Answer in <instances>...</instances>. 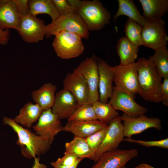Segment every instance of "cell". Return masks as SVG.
Wrapping results in <instances>:
<instances>
[{"mask_svg": "<svg viewBox=\"0 0 168 168\" xmlns=\"http://www.w3.org/2000/svg\"><path fill=\"white\" fill-rule=\"evenodd\" d=\"M139 1L143 8V16L146 20L162 18L168 12V0H139Z\"/></svg>", "mask_w": 168, "mask_h": 168, "instance_id": "cell-22", "label": "cell"}, {"mask_svg": "<svg viewBox=\"0 0 168 168\" xmlns=\"http://www.w3.org/2000/svg\"><path fill=\"white\" fill-rule=\"evenodd\" d=\"M65 152L73 154L79 158L95 160V153L84 138L74 136L72 141L65 143Z\"/></svg>", "mask_w": 168, "mask_h": 168, "instance_id": "cell-24", "label": "cell"}, {"mask_svg": "<svg viewBox=\"0 0 168 168\" xmlns=\"http://www.w3.org/2000/svg\"><path fill=\"white\" fill-rule=\"evenodd\" d=\"M114 74L115 87L132 96L134 99L139 91L137 62L125 65L110 66Z\"/></svg>", "mask_w": 168, "mask_h": 168, "instance_id": "cell-5", "label": "cell"}, {"mask_svg": "<svg viewBox=\"0 0 168 168\" xmlns=\"http://www.w3.org/2000/svg\"><path fill=\"white\" fill-rule=\"evenodd\" d=\"M56 86L51 83H46L39 89L33 91L31 97L35 103L38 105L43 111L51 109L55 99Z\"/></svg>", "mask_w": 168, "mask_h": 168, "instance_id": "cell-20", "label": "cell"}, {"mask_svg": "<svg viewBox=\"0 0 168 168\" xmlns=\"http://www.w3.org/2000/svg\"><path fill=\"white\" fill-rule=\"evenodd\" d=\"M138 150L117 149L103 154L91 168H121L137 156Z\"/></svg>", "mask_w": 168, "mask_h": 168, "instance_id": "cell-14", "label": "cell"}, {"mask_svg": "<svg viewBox=\"0 0 168 168\" xmlns=\"http://www.w3.org/2000/svg\"><path fill=\"white\" fill-rule=\"evenodd\" d=\"M138 71L139 85L138 94L147 101L161 102L162 77L155 65L148 59H138Z\"/></svg>", "mask_w": 168, "mask_h": 168, "instance_id": "cell-2", "label": "cell"}, {"mask_svg": "<svg viewBox=\"0 0 168 168\" xmlns=\"http://www.w3.org/2000/svg\"><path fill=\"white\" fill-rule=\"evenodd\" d=\"M77 101L68 91L62 89L55 94L52 112L59 119H68L79 106Z\"/></svg>", "mask_w": 168, "mask_h": 168, "instance_id": "cell-15", "label": "cell"}, {"mask_svg": "<svg viewBox=\"0 0 168 168\" xmlns=\"http://www.w3.org/2000/svg\"><path fill=\"white\" fill-rule=\"evenodd\" d=\"M28 3L29 14L33 16L47 14L50 16L52 22H53L60 15L52 0H29Z\"/></svg>", "mask_w": 168, "mask_h": 168, "instance_id": "cell-26", "label": "cell"}, {"mask_svg": "<svg viewBox=\"0 0 168 168\" xmlns=\"http://www.w3.org/2000/svg\"><path fill=\"white\" fill-rule=\"evenodd\" d=\"M63 89L70 92L75 98L79 105L88 103L89 91L83 78L73 72L69 73L63 81Z\"/></svg>", "mask_w": 168, "mask_h": 168, "instance_id": "cell-17", "label": "cell"}, {"mask_svg": "<svg viewBox=\"0 0 168 168\" xmlns=\"http://www.w3.org/2000/svg\"><path fill=\"white\" fill-rule=\"evenodd\" d=\"M161 100L163 104L168 106V78L164 79L161 89Z\"/></svg>", "mask_w": 168, "mask_h": 168, "instance_id": "cell-36", "label": "cell"}, {"mask_svg": "<svg viewBox=\"0 0 168 168\" xmlns=\"http://www.w3.org/2000/svg\"><path fill=\"white\" fill-rule=\"evenodd\" d=\"M123 125L120 116L109 124L102 142L95 153L96 162L104 153L117 149L120 143L124 141Z\"/></svg>", "mask_w": 168, "mask_h": 168, "instance_id": "cell-13", "label": "cell"}, {"mask_svg": "<svg viewBox=\"0 0 168 168\" xmlns=\"http://www.w3.org/2000/svg\"><path fill=\"white\" fill-rule=\"evenodd\" d=\"M57 11L60 15H66L77 13L74 8L66 0H52Z\"/></svg>", "mask_w": 168, "mask_h": 168, "instance_id": "cell-33", "label": "cell"}, {"mask_svg": "<svg viewBox=\"0 0 168 168\" xmlns=\"http://www.w3.org/2000/svg\"><path fill=\"white\" fill-rule=\"evenodd\" d=\"M82 159V158H79L74 165L71 166H65L58 165L55 163L54 161L52 162L51 164L54 168H77L78 165Z\"/></svg>", "mask_w": 168, "mask_h": 168, "instance_id": "cell-38", "label": "cell"}, {"mask_svg": "<svg viewBox=\"0 0 168 168\" xmlns=\"http://www.w3.org/2000/svg\"><path fill=\"white\" fill-rule=\"evenodd\" d=\"M19 13L21 16L29 14L28 0H13Z\"/></svg>", "mask_w": 168, "mask_h": 168, "instance_id": "cell-35", "label": "cell"}, {"mask_svg": "<svg viewBox=\"0 0 168 168\" xmlns=\"http://www.w3.org/2000/svg\"><path fill=\"white\" fill-rule=\"evenodd\" d=\"M121 168H127L125 166H123Z\"/></svg>", "mask_w": 168, "mask_h": 168, "instance_id": "cell-41", "label": "cell"}, {"mask_svg": "<svg viewBox=\"0 0 168 168\" xmlns=\"http://www.w3.org/2000/svg\"><path fill=\"white\" fill-rule=\"evenodd\" d=\"M79 158H80L73 154L64 152L63 156L59 158L54 162L60 165L71 166L74 165Z\"/></svg>", "mask_w": 168, "mask_h": 168, "instance_id": "cell-34", "label": "cell"}, {"mask_svg": "<svg viewBox=\"0 0 168 168\" xmlns=\"http://www.w3.org/2000/svg\"><path fill=\"white\" fill-rule=\"evenodd\" d=\"M10 32L9 30H2L0 29V45L7 44L10 37Z\"/></svg>", "mask_w": 168, "mask_h": 168, "instance_id": "cell-37", "label": "cell"}, {"mask_svg": "<svg viewBox=\"0 0 168 168\" xmlns=\"http://www.w3.org/2000/svg\"><path fill=\"white\" fill-rule=\"evenodd\" d=\"M34 158V162L31 168H47L45 164L40 163L39 157H36Z\"/></svg>", "mask_w": 168, "mask_h": 168, "instance_id": "cell-39", "label": "cell"}, {"mask_svg": "<svg viewBox=\"0 0 168 168\" xmlns=\"http://www.w3.org/2000/svg\"><path fill=\"white\" fill-rule=\"evenodd\" d=\"M45 27L43 20L29 14L21 16L16 30L25 42L37 43L45 36Z\"/></svg>", "mask_w": 168, "mask_h": 168, "instance_id": "cell-9", "label": "cell"}, {"mask_svg": "<svg viewBox=\"0 0 168 168\" xmlns=\"http://www.w3.org/2000/svg\"><path fill=\"white\" fill-rule=\"evenodd\" d=\"M165 22L162 18L146 20L142 26L141 45L154 50L167 44Z\"/></svg>", "mask_w": 168, "mask_h": 168, "instance_id": "cell-8", "label": "cell"}, {"mask_svg": "<svg viewBox=\"0 0 168 168\" xmlns=\"http://www.w3.org/2000/svg\"><path fill=\"white\" fill-rule=\"evenodd\" d=\"M99 75L98 90L99 100L107 103L113 90L114 74L110 66L105 60L97 58Z\"/></svg>", "mask_w": 168, "mask_h": 168, "instance_id": "cell-16", "label": "cell"}, {"mask_svg": "<svg viewBox=\"0 0 168 168\" xmlns=\"http://www.w3.org/2000/svg\"><path fill=\"white\" fill-rule=\"evenodd\" d=\"M3 124L10 126L16 133V144L21 147V154L28 159L39 156L48 152L52 142L38 135L30 129L24 128L16 123L14 119L4 116Z\"/></svg>", "mask_w": 168, "mask_h": 168, "instance_id": "cell-1", "label": "cell"}, {"mask_svg": "<svg viewBox=\"0 0 168 168\" xmlns=\"http://www.w3.org/2000/svg\"><path fill=\"white\" fill-rule=\"evenodd\" d=\"M135 168H154L153 166L149 165L142 163L139 165L137 166Z\"/></svg>", "mask_w": 168, "mask_h": 168, "instance_id": "cell-40", "label": "cell"}, {"mask_svg": "<svg viewBox=\"0 0 168 168\" xmlns=\"http://www.w3.org/2000/svg\"><path fill=\"white\" fill-rule=\"evenodd\" d=\"M108 126L94 133L85 138L90 147L95 153V156L104 139Z\"/></svg>", "mask_w": 168, "mask_h": 168, "instance_id": "cell-31", "label": "cell"}, {"mask_svg": "<svg viewBox=\"0 0 168 168\" xmlns=\"http://www.w3.org/2000/svg\"><path fill=\"white\" fill-rule=\"evenodd\" d=\"M97 58L94 54L86 58L73 72L81 77L86 83L89 91L88 103L91 105L99 100V75Z\"/></svg>", "mask_w": 168, "mask_h": 168, "instance_id": "cell-7", "label": "cell"}, {"mask_svg": "<svg viewBox=\"0 0 168 168\" xmlns=\"http://www.w3.org/2000/svg\"><path fill=\"white\" fill-rule=\"evenodd\" d=\"M154 54L148 59L155 66L160 76L164 79L168 78V50L166 46L155 50Z\"/></svg>", "mask_w": 168, "mask_h": 168, "instance_id": "cell-27", "label": "cell"}, {"mask_svg": "<svg viewBox=\"0 0 168 168\" xmlns=\"http://www.w3.org/2000/svg\"><path fill=\"white\" fill-rule=\"evenodd\" d=\"M142 26L130 18L125 26V37L131 43L139 47L141 45V33Z\"/></svg>", "mask_w": 168, "mask_h": 168, "instance_id": "cell-29", "label": "cell"}, {"mask_svg": "<svg viewBox=\"0 0 168 168\" xmlns=\"http://www.w3.org/2000/svg\"><path fill=\"white\" fill-rule=\"evenodd\" d=\"M13 0H0V29L17 30L21 17Z\"/></svg>", "mask_w": 168, "mask_h": 168, "instance_id": "cell-18", "label": "cell"}, {"mask_svg": "<svg viewBox=\"0 0 168 168\" xmlns=\"http://www.w3.org/2000/svg\"><path fill=\"white\" fill-rule=\"evenodd\" d=\"M55 36L52 45L58 57L68 59L77 57L83 53L84 46L82 38L78 35L63 31Z\"/></svg>", "mask_w": 168, "mask_h": 168, "instance_id": "cell-6", "label": "cell"}, {"mask_svg": "<svg viewBox=\"0 0 168 168\" xmlns=\"http://www.w3.org/2000/svg\"><path fill=\"white\" fill-rule=\"evenodd\" d=\"M89 30H101L109 24L111 15L98 0H68Z\"/></svg>", "mask_w": 168, "mask_h": 168, "instance_id": "cell-3", "label": "cell"}, {"mask_svg": "<svg viewBox=\"0 0 168 168\" xmlns=\"http://www.w3.org/2000/svg\"><path fill=\"white\" fill-rule=\"evenodd\" d=\"M97 120L107 124L119 116V113L109 103L98 100L92 105Z\"/></svg>", "mask_w": 168, "mask_h": 168, "instance_id": "cell-28", "label": "cell"}, {"mask_svg": "<svg viewBox=\"0 0 168 168\" xmlns=\"http://www.w3.org/2000/svg\"><path fill=\"white\" fill-rule=\"evenodd\" d=\"M63 31L75 33L86 39L89 36V30L77 13L60 15L55 21L46 25L45 36L49 38Z\"/></svg>", "mask_w": 168, "mask_h": 168, "instance_id": "cell-4", "label": "cell"}, {"mask_svg": "<svg viewBox=\"0 0 168 168\" xmlns=\"http://www.w3.org/2000/svg\"><path fill=\"white\" fill-rule=\"evenodd\" d=\"M108 124L98 120L79 121L68 119L63 131L73 133L75 136L85 138Z\"/></svg>", "mask_w": 168, "mask_h": 168, "instance_id": "cell-19", "label": "cell"}, {"mask_svg": "<svg viewBox=\"0 0 168 168\" xmlns=\"http://www.w3.org/2000/svg\"><path fill=\"white\" fill-rule=\"evenodd\" d=\"M124 141L138 143L147 147H158L164 148H168V138L156 141H146L141 140H135L131 138L124 139Z\"/></svg>", "mask_w": 168, "mask_h": 168, "instance_id": "cell-32", "label": "cell"}, {"mask_svg": "<svg viewBox=\"0 0 168 168\" xmlns=\"http://www.w3.org/2000/svg\"><path fill=\"white\" fill-rule=\"evenodd\" d=\"M118 2L119 8L113 18L114 21L118 17L125 15L136 22L142 26H143L146 20L141 14L133 0H118Z\"/></svg>", "mask_w": 168, "mask_h": 168, "instance_id": "cell-25", "label": "cell"}, {"mask_svg": "<svg viewBox=\"0 0 168 168\" xmlns=\"http://www.w3.org/2000/svg\"><path fill=\"white\" fill-rule=\"evenodd\" d=\"M138 48L125 37H121L119 40L116 47L117 53L120 59L119 65H125L135 62L138 57Z\"/></svg>", "mask_w": 168, "mask_h": 168, "instance_id": "cell-23", "label": "cell"}, {"mask_svg": "<svg viewBox=\"0 0 168 168\" xmlns=\"http://www.w3.org/2000/svg\"><path fill=\"white\" fill-rule=\"evenodd\" d=\"M116 110H120L131 117H137L144 114L147 110L135 101L134 98L126 92L114 87L109 102Z\"/></svg>", "mask_w": 168, "mask_h": 168, "instance_id": "cell-11", "label": "cell"}, {"mask_svg": "<svg viewBox=\"0 0 168 168\" xmlns=\"http://www.w3.org/2000/svg\"><path fill=\"white\" fill-rule=\"evenodd\" d=\"M43 111L37 104L28 102L20 110L19 114L13 119L16 123L30 129L38 120Z\"/></svg>", "mask_w": 168, "mask_h": 168, "instance_id": "cell-21", "label": "cell"}, {"mask_svg": "<svg viewBox=\"0 0 168 168\" xmlns=\"http://www.w3.org/2000/svg\"><path fill=\"white\" fill-rule=\"evenodd\" d=\"M120 118L123 122L124 137L131 138L132 136L141 133L151 128L162 129L161 121L157 118H150L144 114L137 117L129 116L124 114Z\"/></svg>", "mask_w": 168, "mask_h": 168, "instance_id": "cell-10", "label": "cell"}, {"mask_svg": "<svg viewBox=\"0 0 168 168\" xmlns=\"http://www.w3.org/2000/svg\"><path fill=\"white\" fill-rule=\"evenodd\" d=\"M68 119L79 121L97 120L92 105L88 103L79 105Z\"/></svg>", "mask_w": 168, "mask_h": 168, "instance_id": "cell-30", "label": "cell"}, {"mask_svg": "<svg viewBox=\"0 0 168 168\" xmlns=\"http://www.w3.org/2000/svg\"><path fill=\"white\" fill-rule=\"evenodd\" d=\"M37 123L33 126L35 134L53 142L54 137L63 131V127L58 116L51 109L43 111Z\"/></svg>", "mask_w": 168, "mask_h": 168, "instance_id": "cell-12", "label": "cell"}]
</instances>
